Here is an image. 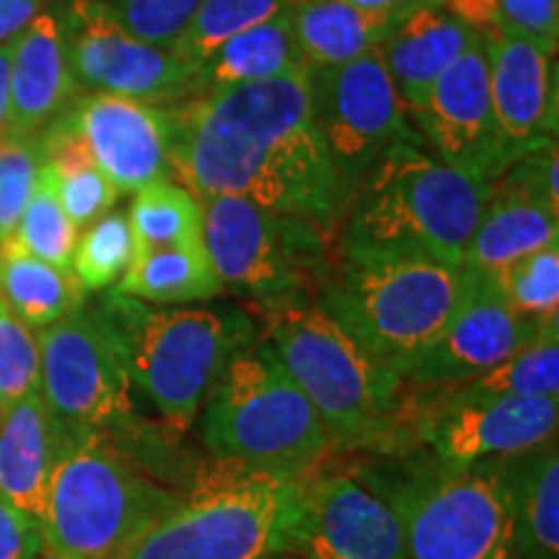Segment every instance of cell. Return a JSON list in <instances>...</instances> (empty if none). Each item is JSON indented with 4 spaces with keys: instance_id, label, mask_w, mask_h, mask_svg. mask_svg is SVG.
<instances>
[{
    "instance_id": "10",
    "label": "cell",
    "mask_w": 559,
    "mask_h": 559,
    "mask_svg": "<svg viewBox=\"0 0 559 559\" xmlns=\"http://www.w3.org/2000/svg\"><path fill=\"white\" fill-rule=\"evenodd\" d=\"M400 515L407 559H519L500 461L409 474L379 487Z\"/></svg>"
},
{
    "instance_id": "36",
    "label": "cell",
    "mask_w": 559,
    "mask_h": 559,
    "mask_svg": "<svg viewBox=\"0 0 559 559\" xmlns=\"http://www.w3.org/2000/svg\"><path fill=\"white\" fill-rule=\"evenodd\" d=\"M492 277L502 298L523 317H559V243L531 251Z\"/></svg>"
},
{
    "instance_id": "38",
    "label": "cell",
    "mask_w": 559,
    "mask_h": 559,
    "mask_svg": "<svg viewBox=\"0 0 559 559\" xmlns=\"http://www.w3.org/2000/svg\"><path fill=\"white\" fill-rule=\"evenodd\" d=\"M39 391V340L0 300V412Z\"/></svg>"
},
{
    "instance_id": "5",
    "label": "cell",
    "mask_w": 559,
    "mask_h": 559,
    "mask_svg": "<svg viewBox=\"0 0 559 559\" xmlns=\"http://www.w3.org/2000/svg\"><path fill=\"white\" fill-rule=\"evenodd\" d=\"M264 342L309 396L334 445L402 451L407 389L319 304L267 313Z\"/></svg>"
},
{
    "instance_id": "18",
    "label": "cell",
    "mask_w": 559,
    "mask_h": 559,
    "mask_svg": "<svg viewBox=\"0 0 559 559\" xmlns=\"http://www.w3.org/2000/svg\"><path fill=\"white\" fill-rule=\"evenodd\" d=\"M62 117L120 194H135L153 181L171 179L164 107L94 91L70 102Z\"/></svg>"
},
{
    "instance_id": "35",
    "label": "cell",
    "mask_w": 559,
    "mask_h": 559,
    "mask_svg": "<svg viewBox=\"0 0 559 559\" xmlns=\"http://www.w3.org/2000/svg\"><path fill=\"white\" fill-rule=\"evenodd\" d=\"M135 254L138 249L128 215L107 213L75 241L70 270L83 290L99 293L120 283L130 264L135 262Z\"/></svg>"
},
{
    "instance_id": "7",
    "label": "cell",
    "mask_w": 559,
    "mask_h": 559,
    "mask_svg": "<svg viewBox=\"0 0 559 559\" xmlns=\"http://www.w3.org/2000/svg\"><path fill=\"white\" fill-rule=\"evenodd\" d=\"M464 267L430 260H349L326 264L317 304L400 376L445 330L461 298Z\"/></svg>"
},
{
    "instance_id": "23",
    "label": "cell",
    "mask_w": 559,
    "mask_h": 559,
    "mask_svg": "<svg viewBox=\"0 0 559 559\" xmlns=\"http://www.w3.org/2000/svg\"><path fill=\"white\" fill-rule=\"evenodd\" d=\"M559 243V210L523 187L498 179L492 185L461 267L495 275L531 251Z\"/></svg>"
},
{
    "instance_id": "17",
    "label": "cell",
    "mask_w": 559,
    "mask_h": 559,
    "mask_svg": "<svg viewBox=\"0 0 559 559\" xmlns=\"http://www.w3.org/2000/svg\"><path fill=\"white\" fill-rule=\"evenodd\" d=\"M412 117L432 156L461 171L498 181L515 160L492 109L485 37L438 75Z\"/></svg>"
},
{
    "instance_id": "19",
    "label": "cell",
    "mask_w": 559,
    "mask_h": 559,
    "mask_svg": "<svg viewBox=\"0 0 559 559\" xmlns=\"http://www.w3.org/2000/svg\"><path fill=\"white\" fill-rule=\"evenodd\" d=\"M487 47L489 94L498 128L515 158L542 148L557 132L555 52L508 34H481Z\"/></svg>"
},
{
    "instance_id": "43",
    "label": "cell",
    "mask_w": 559,
    "mask_h": 559,
    "mask_svg": "<svg viewBox=\"0 0 559 559\" xmlns=\"http://www.w3.org/2000/svg\"><path fill=\"white\" fill-rule=\"evenodd\" d=\"M345 3L355 5V9H362V11L391 13V11H400L407 0H345Z\"/></svg>"
},
{
    "instance_id": "25",
    "label": "cell",
    "mask_w": 559,
    "mask_h": 559,
    "mask_svg": "<svg viewBox=\"0 0 559 559\" xmlns=\"http://www.w3.org/2000/svg\"><path fill=\"white\" fill-rule=\"evenodd\" d=\"M402 9L373 13L345 0H300L288 19L304 60L311 68H337L376 50Z\"/></svg>"
},
{
    "instance_id": "8",
    "label": "cell",
    "mask_w": 559,
    "mask_h": 559,
    "mask_svg": "<svg viewBox=\"0 0 559 559\" xmlns=\"http://www.w3.org/2000/svg\"><path fill=\"white\" fill-rule=\"evenodd\" d=\"M153 523L120 559H267L283 555L285 528L296 506L298 479L272 477L221 461Z\"/></svg>"
},
{
    "instance_id": "40",
    "label": "cell",
    "mask_w": 559,
    "mask_h": 559,
    "mask_svg": "<svg viewBox=\"0 0 559 559\" xmlns=\"http://www.w3.org/2000/svg\"><path fill=\"white\" fill-rule=\"evenodd\" d=\"M41 528L0 498V559H39Z\"/></svg>"
},
{
    "instance_id": "3",
    "label": "cell",
    "mask_w": 559,
    "mask_h": 559,
    "mask_svg": "<svg viewBox=\"0 0 559 559\" xmlns=\"http://www.w3.org/2000/svg\"><path fill=\"white\" fill-rule=\"evenodd\" d=\"M181 495L109 432L60 423L41 519L45 559H120Z\"/></svg>"
},
{
    "instance_id": "22",
    "label": "cell",
    "mask_w": 559,
    "mask_h": 559,
    "mask_svg": "<svg viewBox=\"0 0 559 559\" xmlns=\"http://www.w3.org/2000/svg\"><path fill=\"white\" fill-rule=\"evenodd\" d=\"M60 423L39 391L0 412V498L41 528Z\"/></svg>"
},
{
    "instance_id": "16",
    "label": "cell",
    "mask_w": 559,
    "mask_h": 559,
    "mask_svg": "<svg viewBox=\"0 0 559 559\" xmlns=\"http://www.w3.org/2000/svg\"><path fill=\"white\" fill-rule=\"evenodd\" d=\"M469 285L445 330L400 370L409 391H443L477 379L531 345L559 317H523L502 298L492 275L466 270Z\"/></svg>"
},
{
    "instance_id": "31",
    "label": "cell",
    "mask_w": 559,
    "mask_h": 559,
    "mask_svg": "<svg viewBox=\"0 0 559 559\" xmlns=\"http://www.w3.org/2000/svg\"><path fill=\"white\" fill-rule=\"evenodd\" d=\"M456 396H559V324H549L531 345L461 386Z\"/></svg>"
},
{
    "instance_id": "9",
    "label": "cell",
    "mask_w": 559,
    "mask_h": 559,
    "mask_svg": "<svg viewBox=\"0 0 559 559\" xmlns=\"http://www.w3.org/2000/svg\"><path fill=\"white\" fill-rule=\"evenodd\" d=\"M202 241L223 290L264 313L313 306L330 264L326 234L228 194L202 198Z\"/></svg>"
},
{
    "instance_id": "29",
    "label": "cell",
    "mask_w": 559,
    "mask_h": 559,
    "mask_svg": "<svg viewBox=\"0 0 559 559\" xmlns=\"http://www.w3.org/2000/svg\"><path fill=\"white\" fill-rule=\"evenodd\" d=\"M156 306L205 304L223 293L205 247H166L135 257L117 288Z\"/></svg>"
},
{
    "instance_id": "20",
    "label": "cell",
    "mask_w": 559,
    "mask_h": 559,
    "mask_svg": "<svg viewBox=\"0 0 559 559\" xmlns=\"http://www.w3.org/2000/svg\"><path fill=\"white\" fill-rule=\"evenodd\" d=\"M481 37L445 9V0H407L379 55L396 94L412 115L438 75Z\"/></svg>"
},
{
    "instance_id": "44",
    "label": "cell",
    "mask_w": 559,
    "mask_h": 559,
    "mask_svg": "<svg viewBox=\"0 0 559 559\" xmlns=\"http://www.w3.org/2000/svg\"><path fill=\"white\" fill-rule=\"evenodd\" d=\"M267 559H296V557H290V555H272Z\"/></svg>"
},
{
    "instance_id": "4",
    "label": "cell",
    "mask_w": 559,
    "mask_h": 559,
    "mask_svg": "<svg viewBox=\"0 0 559 559\" xmlns=\"http://www.w3.org/2000/svg\"><path fill=\"white\" fill-rule=\"evenodd\" d=\"M94 313L171 432L192 428L230 358L257 342L254 321L228 306H156L111 290Z\"/></svg>"
},
{
    "instance_id": "42",
    "label": "cell",
    "mask_w": 559,
    "mask_h": 559,
    "mask_svg": "<svg viewBox=\"0 0 559 559\" xmlns=\"http://www.w3.org/2000/svg\"><path fill=\"white\" fill-rule=\"evenodd\" d=\"M9 79H11V45H0V135L9 122Z\"/></svg>"
},
{
    "instance_id": "30",
    "label": "cell",
    "mask_w": 559,
    "mask_h": 559,
    "mask_svg": "<svg viewBox=\"0 0 559 559\" xmlns=\"http://www.w3.org/2000/svg\"><path fill=\"white\" fill-rule=\"evenodd\" d=\"M124 215L138 254L166 247H205L200 200L174 179L153 181L138 190Z\"/></svg>"
},
{
    "instance_id": "6",
    "label": "cell",
    "mask_w": 559,
    "mask_h": 559,
    "mask_svg": "<svg viewBox=\"0 0 559 559\" xmlns=\"http://www.w3.org/2000/svg\"><path fill=\"white\" fill-rule=\"evenodd\" d=\"M202 440L218 461L285 479L306 477L337 449L264 340L236 353L210 391Z\"/></svg>"
},
{
    "instance_id": "11",
    "label": "cell",
    "mask_w": 559,
    "mask_h": 559,
    "mask_svg": "<svg viewBox=\"0 0 559 559\" xmlns=\"http://www.w3.org/2000/svg\"><path fill=\"white\" fill-rule=\"evenodd\" d=\"M559 396H456L409 391L402 449L419 440L443 469L521 456L557 438Z\"/></svg>"
},
{
    "instance_id": "13",
    "label": "cell",
    "mask_w": 559,
    "mask_h": 559,
    "mask_svg": "<svg viewBox=\"0 0 559 559\" xmlns=\"http://www.w3.org/2000/svg\"><path fill=\"white\" fill-rule=\"evenodd\" d=\"M309 88L313 122L349 194L389 145L419 140L379 47L345 66L309 68Z\"/></svg>"
},
{
    "instance_id": "27",
    "label": "cell",
    "mask_w": 559,
    "mask_h": 559,
    "mask_svg": "<svg viewBox=\"0 0 559 559\" xmlns=\"http://www.w3.org/2000/svg\"><path fill=\"white\" fill-rule=\"evenodd\" d=\"M83 290L73 272L37 260L16 243H0V300L29 330H45L79 311Z\"/></svg>"
},
{
    "instance_id": "34",
    "label": "cell",
    "mask_w": 559,
    "mask_h": 559,
    "mask_svg": "<svg viewBox=\"0 0 559 559\" xmlns=\"http://www.w3.org/2000/svg\"><path fill=\"white\" fill-rule=\"evenodd\" d=\"M9 241L16 243L19 249L29 251L37 260H45L55 264V267L73 272L70 270V262H73V249L75 241H79V228L73 226V221L62 210L52 177L45 164H39L37 185H34L32 198L26 202L19 226Z\"/></svg>"
},
{
    "instance_id": "15",
    "label": "cell",
    "mask_w": 559,
    "mask_h": 559,
    "mask_svg": "<svg viewBox=\"0 0 559 559\" xmlns=\"http://www.w3.org/2000/svg\"><path fill=\"white\" fill-rule=\"evenodd\" d=\"M68 66L81 94H117L153 107L192 96L194 68L130 34L104 0H70L60 11Z\"/></svg>"
},
{
    "instance_id": "24",
    "label": "cell",
    "mask_w": 559,
    "mask_h": 559,
    "mask_svg": "<svg viewBox=\"0 0 559 559\" xmlns=\"http://www.w3.org/2000/svg\"><path fill=\"white\" fill-rule=\"evenodd\" d=\"M519 559L559 557V451L557 438L521 456L502 459Z\"/></svg>"
},
{
    "instance_id": "32",
    "label": "cell",
    "mask_w": 559,
    "mask_h": 559,
    "mask_svg": "<svg viewBox=\"0 0 559 559\" xmlns=\"http://www.w3.org/2000/svg\"><path fill=\"white\" fill-rule=\"evenodd\" d=\"M298 3L300 0H202L171 52L194 68L223 41L254 29L264 21L290 13Z\"/></svg>"
},
{
    "instance_id": "28",
    "label": "cell",
    "mask_w": 559,
    "mask_h": 559,
    "mask_svg": "<svg viewBox=\"0 0 559 559\" xmlns=\"http://www.w3.org/2000/svg\"><path fill=\"white\" fill-rule=\"evenodd\" d=\"M39 143L41 164L50 171L55 192L68 218L79 230L94 226L115 207L120 198L117 187L104 177L79 132L70 128L62 115L39 132Z\"/></svg>"
},
{
    "instance_id": "26",
    "label": "cell",
    "mask_w": 559,
    "mask_h": 559,
    "mask_svg": "<svg viewBox=\"0 0 559 559\" xmlns=\"http://www.w3.org/2000/svg\"><path fill=\"white\" fill-rule=\"evenodd\" d=\"M309 68L293 37L288 13L247 29L194 66L192 96L243 83H260Z\"/></svg>"
},
{
    "instance_id": "21",
    "label": "cell",
    "mask_w": 559,
    "mask_h": 559,
    "mask_svg": "<svg viewBox=\"0 0 559 559\" xmlns=\"http://www.w3.org/2000/svg\"><path fill=\"white\" fill-rule=\"evenodd\" d=\"M58 11H41L11 41L5 135H39L75 99Z\"/></svg>"
},
{
    "instance_id": "1",
    "label": "cell",
    "mask_w": 559,
    "mask_h": 559,
    "mask_svg": "<svg viewBox=\"0 0 559 559\" xmlns=\"http://www.w3.org/2000/svg\"><path fill=\"white\" fill-rule=\"evenodd\" d=\"M309 68L164 107L174 181L198 200L228 194L337 228L349 192L313 122Z\"/></svg>"
},
{
    "instance_id": "2",
    "label": "cell",
    "mask_w": 559,
    "mask_h": 559,
    "mask_svg": "<svg viewBox=\"0 0 559 559\" xmlns=\"http://www.w3.org/2000/svg\"><path fill=\"white\" fill-rule=\"evenodd\" d=\"M492 185L443 164L419 140H396L349 194L337 254L461 267Z\"/></svg>"
},
{
    "instance_id": "37",
    "label": "cell",
    "mask_w": 559,
    "mask_h": 559,
    "mask_svg": "<svg viewBox=\"0 0 559 559\" xmlns=\"http://www.w3.org/2000/svg\"><path fill=\"white\" fill-rule=\"evenodd\" d=\"M41 164L39 135H0V243L9 241L29 202Z\"/></svg>"
},
{
    "instance_id": "39",
    "label": "cell",
    "mask_w": 559,
    "mask_h": 559,
    "mask_svg": "<svg viewBox=\"0 0 559 559\" xmlns=\"http://www.w3.org/2000/svg\"><path fill=\"white\" fill-rule=\"evenodd\" d=\"M104 3L138 39L160 50H171L190 26L202 0H104Z\"/></svg>"
},
{
    "instance_id": "14",
    "label": "cell",
    "mask_w": 559,
    "mask_h": 559,
    "mask_svg": "<svg viewBox=\"0 0 559 559\" xmlns=\"http://www.w3.org/2000/svg\"><path fill=\"white\" fill-rule=\"evenodd\" d=\"M283 555L296 559H407L396 510L362 472H321L298 479Z\"/></svg>"
},
{
    "instance_id": "12",
    "label": "cell",
    "mask_w": 559,
    "mask_h": 559,
    "mask_svg": "<svg viewBox=\"0 0 559 559\" xmlns=\"http://www.w3.org/2000/svg\"><path fill=\"white\" fill-rule=\"evenodd\" d=\"M39 394L70 428L138 436L132 383L115 342L94 311H73L37 332Z\"/></svg>"
},
{
    "instance_id": "41",
    "label": "cell",
    "mask_w": 559,
    "mask_h": 559,
    "mask_svg": "<svg viewBox=\"0 0 559 559\" xmlns=\"http://www.w3.org/2000/svg\"><path fill=\"white\" fill-rule=\"evenodd\" d=\"M45 3L47 0H0V45H11L45 11Z\"/></svg>"
},
{
    "instance_id": "33",
    "label": "cell",
    "mask_w": 559,
    "mask_h": 559,
    "mask_svg": "<svg viewBox=\"0 0 559 559\" xmlns=\"http://www.w3.org/2000/svg\"><path fill=\"white\" fill-rule=\"evenodd\" d=\"M445 9L479 34L521 37L557 55L559 0H445Z\"/></svg>"
}]
</instances>
